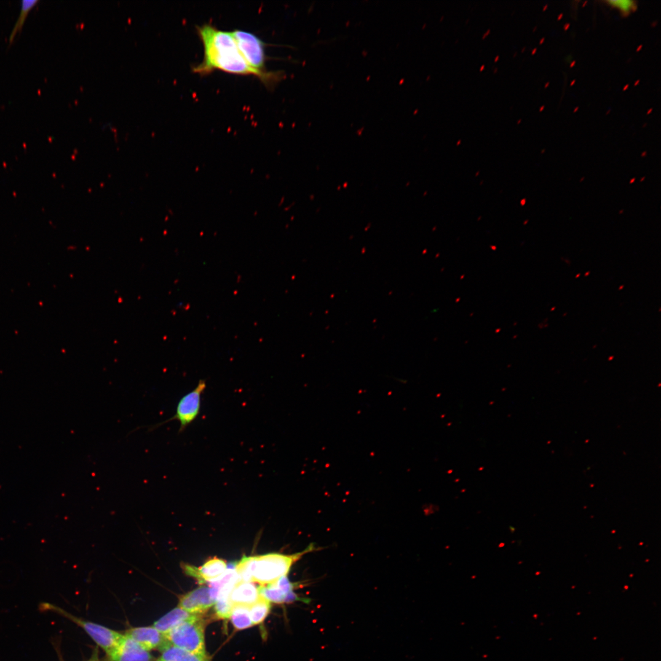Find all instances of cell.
I'll list each match as a JSON object with an SVG mask.
<instances>
[{"instance_id": "6da1fadb", "label": "cell", "mask_w": 661, "mask_h": 661, "mask_svg": "<svg viewBox=\"0 0 661 661\" xmlns=\"http://www.w3.org/2000/svg\"><path fill=\"white\" fill-rule=\"evenodd\" d=\"M204 48L201 63L192 68L194 73L206 76L214 71L240 76H254L266 86L271 87L280 79V74L263 73L253 69L243 57L231 32L221 30L211 24L197 26Z\"/></svg>"}, {"instance_id": "7a4b0ae2", "label": "cell", "mask_w": 661, "mask_h": 661, "mask_svg": "<svg viewBox=\"0 0 661 661\" xmlns=\"http://www.w3.org/2000/svg\"><path fill=\"white\" fill-rule=\"evenodd\" d=\"M319 550L314 544H310L302 552L283 555L269 553L266 555L246 556L237 562L236 570L240 582H257L266 585L276 582L280 577L287 575L296 562L304 555Z\"/></svg>"}, {"instance_id": "3957f363", "label": "cell", "mask_w": 661, "mask_h": 661, "mask_svg": "<svg viewBox=\"0 0 661 661\" xmlns=\"http://www.w3.org/2000/svg\"><path fill=\"white\" fill-rule=\"evenodd\" d=\"M199 617L186 621L165 634L173 646L201 657L207 658L205 640V623Z\"/></svg>"}, {"instance_id": "277c9868", "label": "cell", "mask_w": 661, "mask_h": 661, "mask_svg": "<svg viewBox=\"0 0 661 661\" xmlns=\"http://www.w3.org/2000/svg\"><path fill=\"white\" fill-rule=\"evenodd\" d=\"M41 609H43L45 611H50L58 613V614L62 615L64 617L68 618L69 620L76 623L80 627L84 629V630L88 634V636L106 653V654H109L112 650L114 649L124 636V634L111 630V629L106 628L105 626L75 617L74 615L69 614L68 612L60 608V607L53 606L52 604H42Z\"/></svg>"}, {"instance_id": "5b68a950", "label": "cell", "mask_w": 661, "mask_h": 661, "mask_svg": "<svg viewBox=\"0 0 661 661\" xmlns=\"http://www.w3.org/2000/svg\"><path fill=\"white\" fill-rule=\"evenodd\" d=\"M207 388L205 380H200L197 387L180 398L176 406L175 414L170 418L149 427V431L176 420L180 423L178 433H182L197 418L201 408L202 396Z\"/></svg>"}, {"instance_id": "8992f818", "label": "cell", "mask_w": 661, "mask_h": 661, "mask_svg": "<svg viewBox=\"0 0 661 661\" xmlns=\"http://www.w3.org/2000/svg\"><path fill=\"white\" fill-rule=\"evenodd\" d=\"M241 53L252 68L263 73L266 69L265 44L255 34L235 29L231 32Z\"/></svg>"}, {"instance_id": "52a82bcc", "label": "cell", "mask_w": 661, "mask_h": 661, "mask_svg": "<svg viewBox=\"0 0 661 661\" xmlns=\"http://www.w3.org/2000/svg\"><path fill=\"white\" fill-rule=\"evenodd\" d=\"M148 650L124 634L114 649L107 654L106 661H156Z\"/></svg>"}, {"instance_id": "ba28073f", "label": "cell", "mask_w": 661, "mask_h": 661, "mask_svg": "<svg viewBox=\"0 0 661 661\" xmlns=\"http://www.w3.org/2000/svg\"><path fill=\"white\" fill-rule=\"evenodd\" d=\"M226 561L222 559H210L200 568L182 564V568L187 575L195 578L200 583H210L219 580L227 569Z\"/></svg>"}, {"instance_id": "9c48e42d", "label": "cell", "mask_w": 661, "mask_h": 661, "mask_svg": "<svg viewBox=\"0 0 661 661\" xmlns=\"http://www.w3.org/2000/svg\"><path fill=\"white\" fill-rule=\"evenodd\" d=\"M215 604L211 596L210 587H201L182 596L178 607L191 614L200 615Z\"/></svg>"}, {"instance_id": "30bf717a", "label": "cell", "mask_w": 661, "mask_h": 661, "mask_svg": "<svg viewBox=\"0 0 661 661\" xmlns=\"http://www.w3.org/2000/svg\"><path fill=\"white\" fill-rule=\"evenodd\" d=\"M124 634L137 642L148 651L161 650L166 645L170 643L164 634L160 633L154 626L131 628L126 631Z\"/></svg>"}, {"instance_id": "8fae6325", "label": "cell", "mask_w": 661, "mask_h": 661, "mask_svg": "<svg viewBox=\"0 0 661 661\" xmlns=\"http://www.w3.org/2000/svg\"><path fill=\"white\" fill-rule=\"evenodd\" d=\"M200 616V615L191 614L178 606L159 618L154 623L153 626L165 635L176 626Z\"/></svg>"}, {"instance_id": "7c38bea8", "label": "cell", "mask_w": 661, "mask_h": 661, "mask_svg": "<svg viewBox=\"0 0 661 661\" xmlns=\"http://www.w3.org/2000/svg\"><path fill=\"white\" fill-rule=\"evenodd\" d=\"M259 588L253 582H239L235 586L230 595V601L234 605L251 606L260 598Z\"/></svg>"}, {"instance_id": "4fadbf2b", "label": "cell", "mask_w": 661, "mask_h": 661, "mask_svg": "<svg viewBox=\"0 0 661 661\" xmlns=\"http://www.w3.org/2000/svg\"><path fill=\"white\" fill-rule=\"evenodd\" d=\"M260 596L266 599L271 603L276 604L291 603L297 601L305 602V599L299 598L295 591L287 593L278 587L276 583L274 582L266 585H262L259 588Z\"/></svg>"}, {"instance_id": "5bb4252c", "label": "cell", "mask_w": 661, "mask_h": 661, "mask_svg": "<svg viewBox=\"0 0 661 661\" xmlns=\"http://www.w3.org/2000/svg\"><path fill=\"white\" fill-rule=\"evenodd\" d=\"M159 651L160 656L156 661H208L207 658L192 654L170 643Z\"/></svg>"}, {"instance_id": "9a60e30c", "label": "cell", "mask_w": 661, "mask_h": 661, "mask_svg": "<svg viewBox=\"0 0 661 661\" xmlns=\"http://www.w3.org/2000/svg\"><path fill=\"white\" fill-rule=\"evenodd\" d=\"M230 618L233 625L238 630H246L254 625L251 618L250 606L234 605Z\"/></svg>"}, {"instance_id": "2e32d148", "label": "cell", "mask_w": 661, "mask_h": 661, "mask_svg": "<svg viewBox=\"0 0 661 661\" xmlns=\"http://www.w3.org/2000/svg\"><path fill=\"white\" fill-rule=\"evenodd\" d=\"M271 604L270 602L262 596L258 601L250 606V615L254 625H258L264 622L268 615Z\"/></svg>"}, {"instance_id": "e0dca14e", "label": "cell", "mask_w": 661, "mask_h": 661, "mask_svg": "<svg viewBox=\"0 0 661 661\" xmlns=\"http://www.w3.org/2000/svg\"><path fill=\"white\" fill-rule=\"evenodd\" d=\"M38 0H23L21 3V9L20 14L18 15L17 21L14 24V27L12 29L11 33L9 37V44H12L15 38L16 34L21 31L24 23H25L26 17H27L28 13L30 10L36 6L38 2Z\"/></svg>"}, {"instance_id": "ac0fdd59", "label": "cell", "mask_w": 661, "mask_h": 661, "mask_svg": "<svg viewBox=\"0 0 661 661\" xmlns=\"http://www.w3.org/2000/svg\"><path fill=\"white\" fill-rule=\"evenodd\" d=\"M216 616L221 619H227L231 615L234 604L229 597H218L215 603Z\"/></svg>"}, {"instance_id": "d6986e66", "label": "cell", "mask_w": 661, "mask_h": 661, "mask_svg": "<svg viewBox=\"0 0 661 661\" xmlns=\"http://www.w3.org/2000/svg\"><path fill=\"white\" fill-rule=\"evenodd\" d=\"M606 2L609 6L619 9L625 17L630 14L631 8L636 4L634 1H608Z\"/></svg>"}, {"instance_id": "ffe728a7", "label": "cell", "mask_w": 661, "mask_h": 661, "mask_svg": "<svg viewBox=\"0 0 661 661\" xmlns=\"http://www.w3.org/2000/svg\"><path fill=\"white\" fill-rule=\"evenodd\" d=\"M88 661H100L97 649L94 650L92 657H91L90 659Z\"/></svg>"}, {"instance_id": "44dd1931", "label": "cell", "mask_w": 661, "mask_h": 661, "mask_svg": "<svg viewBox=\"0 0 661 661\" xmlns=\"http://www.w3.org/2000/svg\"><path fill=\"white\" fill-rule=\"evenodd\" d=\"M569 27H570V23H566L565 24V25H564L563 29H564V31H567L569 28Z\"/></svg>"}, {"instance_id": "7402d4cb", "label": "cell", "mask_w": 661, "mask_h": 661, "mask_svg": "<svg viewBox=\"0 0 661 661\" xmlns=\"http://www.w3.org/2000/svg\"><path fill=\"white\" fill-rule=\"evenodd\" d=\"M575 64H576V61H572L571 63L570 64V68H574V67L575 65Z\"/></svg>"}, {"instance_id": "603a6c76", "label": "cell", "mask_w": 661, "mask_h": 661, "mask_svg": "<svg viewBox=\"0 0 661 661\" xmlns=\"http://www.w3.org/2000/svg\"><path fill=\"white\" fill-rule=\"evenodd\" d=\"M629 87H630V85L629 84L626 85L624 88H623V92H625V91L627 90Z\"/></svg>"}, {"instance_id": "cb8c5ba5", "label": "cell", "mask_w": 661, "mask_h": 661, "mask_svg": "<svg viewBox=\"0 0 661 661\" xmlns=\"http://www.w3.org/2000/svg\"><path fill=\"white\" fill-rule=\"evenodd\" d=\"M642 47H643V45H640L638 47V49H637V50H636V52H640V51H641V50H642Z\"/></svg>"}, {"instance_id": "d4e9b609", "label": "cell", "mask_w": 661, "mask_h": 661, "mask_svg": "<svg viewBox=\"0 0 661 661\" xmlns=\"http://www.w3.org/2000/svg\"><path fill=\"white\" fill-rule=\"evenodd\" d=\"M490 32H491V29H489L487 31L486 33L483 34V38L484 39V37H485L487 35H488V34L490 33Z\"/></svg>"}, {"instance_id": "484cf974", "label": "cell", "mask_w": 661, "mask_h": 661, "mask_svg": "<svg viewBox=\"0 0 661 661\" xmlns=\"http://www.w3.org/2000/svg\"><path fill=\"white\" fill-rule=\"evenodd\" d=\"M563 13H561V14H560V15H558V17L557 19H558V21H560V20H561L562 19V18H563Z\"/></svg>"}, {"instance_id": "4316f807", "label": "cell", "mask_w": 661, "mask_h": 661, "mask_svg": "<svg viewBox=\"0 0 661 661\" xmlns=\"http://www.w3.org/2000/svg\"><path fill=\"white\" fill-rule=\"evenodd\" d=\"M647 151H644L643 152H642V154H641V156H642V157H646V156H647Z\"/></svg>"}, {"instance_id": "83f0119b", "label": "cell", "mask_w": 661, "mask_h": 661, "mask_svg": "<svg viewBox=\"0 0 661 661\" xmlns=\"http://www.w3.org/2000/svg\"><path fill=\"white\" fill-rule=\"evenodd\" d=\"M636 178H633L631 179V180H630V184H633V183H634V182L636 181Z\"/></svg>"}, {"instance_id": "f1b7e54d", "label": "cell", "mask_w": 661, "mask_h": 661, "mask_svg": "<svg viewBox=\"0 0 661 661\" xmlns=\"http://www.w3.org/2000/svg\"><path fill=\"white\" fill-rule=\"evenodd\" d=\"M575 82H576V80H572V81L571 83V84H570V86L571 87L574 86V84H575Z\"/></svg>"}, {"instance_id": "f546056e", "label": "cell", "mask_w": 661, "mask_h": 661, "mask_svg": "<svg viewBox=\"0 0 661 661\" xmlns=\"http://www.w3.org/2000/svg\"><path fill=\"white\" fill-rule=\"evenodd\" d=\"M640 82H641V80H637V81L635 82V84H634V86L635 87L638 86V85H639V84H640Z\"/></svg>"}, {"instance_id": "4dcf8cb0", "label": "cell", "mask_w": 661, "mask_h": 661, "mask_svg": "<svg viewBox=\"0 0 661 661\" xmlns=\"http://www.w3.org/2000/svg\"><path fill=\"white\" fill-rule=\"evenodd\" d=\"M544 41H545V38L544 37H543V38L540 39V41H539V44L540 45L542 44L543 43H544Z\"/></svg>"}, {"instance_id": "1f68e13d", "label": "cell", "mask_w": 661, "mask_h": 661, "mask_svg": "<svg viewBox=\"0 0 661 661\" xmlns=\"http://www.w3.org/2000/svg\"><path fill=\"white\" fill-rule=\"evenodd\" d=\"M544 108H545V106H542L540 107V109H539V112H542L543 111H544Z\"/></svg>"}, {"instance_id": "d6a6232c", "label": "cell", "mask_w": 661, "mask_h": 661, "mask_svg": "<svg viewBox=\"0 0 661 661\" xmlns=\"http://www.w3.org/2000/svg\"><path fill=\"white\" fill-rule=\"evenodd\" d=\"M652 112H653V109H652H652H650L649 110V111L647 112V115H650V114H651Z\"/></svg>"}, {"instance_id": "836d02e7", "label": "cell", "mask_w": 661, "mask_h": 661, "mask_svg": "<svg viewBox=\"0 0 661 661\" xmlns=\"http://www.w3.org/2000/svg\"><path fill=\"white\" fill-rule=\"evenodd\" d=\"M547 8H548V4H545V6L543 7V11H545V10H547Z\"/></svg>"}, {"instance_id": "e575fe53", "label": "cell", "mask_w": 661, "mask_h": 661, "mask_svg": "<svg viewBox=\"0 0 661 661\" xmlns=\"http://www.w3.org/2000/svg\"><path fill=\"white\" fill-rule=\"evenodd\" d=\"M536 51H537V49H536V48H535L534 49L532 50V55H534L535 53H536Z\"/></svg>"}, {"instance_id": "d590c367", "label": "cell", "mask_w": 661, "mask_h": 661, "mask_svg": "<svg viewBox=\"0 0 661 661\" xmlns=\"http://www.w3.org/2000/svg\"><path fill=\"white\" fill-rule=\"evenodd\" d=\"M579 107H577V108H575V109L574 110V111H573V112H574V113H576V112H577L578 111H579Z\"/></svg>"}, {"instance_id": "8d00e7d4", "label": "cell", "mask_w": 661, "mask_h": 661, "mask_svg": "<svg viewBox=\"0 0 661 661\" xmlns=\"http://www.w3.org/2000/svg\"><path fill=\"white\" fill-rule=\"evenodd\" d=\"M549 85H550V83H549V82H547L546 84H545V86H544L545 88H547L548 87H549Z\"/></svg>"}, {"instance_id": "74e56055", "label": "cell", "mask_w": 661, "mask_h": 661, "mask_svg": "<svg viewBox=\"0 0 661 661\" xmlns=\"http://www.w3.org/2000/svg\"><path fill=\"white\" fill-rule=\"evenodd\" d=\"M646 176H644L643 178H642L641 179V180H640V181H641V182H643V181H644L645 180H646Z\"/></svg>"}, {"instance_id": "f35d334b", "label": "cell", "mask_w": 661, "mask_h": 661, "mask_svg": "<svg viewBox=\"0 0 661 661\" xmlns=\"http://www.w3.org/2000/svg\"><path fill=\"white\" fill-rule=\"evenodd\" d=\"M587 3H588V1H585L584 3H583V4L582 5V7H584L586 6V5H587Z\"/></svg>"}, {"instance_id": "ab89813d", "label": "cell", "mask_w": 661, "mask_h": 661, "mask_svg": "<svg viewBox=\"0 0 661 661\" xmlns=\"http://www.w3.org/2000/svg\"><path fill=\"white\" fill-rule=\"evenodd\" d=\"M585 180V176H583V177H582V178L580 179V183H582V182L583 180Z\"/></svg>"}, {"instance_id": "60d3db41", "label": "cell", "mask_w": 661, "mask_h": 661, "mask_svg": "<svg viewBox=\"0 0 661 661\" xmlns=\"http://www.w3.org/2000/svg\"><path fill=\"white\" fill-rule=\"evenodd\" d=\"M623 213H624V210H621L619 211V214H620V215H622V214H623Z\"/></svg>"}, {"instance_id": "b9f144b4", "label": "cell", "mask_w": 661, "mask_h": 661, "mask_svg": "<svg viewBox=\"0 0 661 661\" xmlns=\"http://www.w3.org/2000/svg\"><path fill=\"white\" fill-rule=\"evenodd\" d=\"M484 68H485V66H484V65L482 66L481 67V68H480V71L483 70V69Z\"/></svg>"}, {"instance_id": "7bdbcfd3", "label": "cell", "mask_w": 661, "mask_h": 661, "mask_svg": "<svg viewBox=\"0 0 661 661\" xmlns=\"http://www.w3.org/2000/svg\"><path fill=\"white\" fill-rule=\"evenodd\" d=\"M499 57H500L499 56H497V57L496 58H495V61H497L498 60H499Z\"/></svg>"}, {"instance_id": "ee69618b", "label": "cell", "mask_w": 661, "mask_h": 661, "mask_svg": "<svg viewBox=\"0 0 661 661\" xmlns=\"http://www.w3.org/2000/svg\"><path fill=\"white\" fill-rule=\"evenodd\" d=\"M545 151V149H543V150H542L541 153L542 154L544 153Z\"/></svg>"}, {"instance_id": "f6af8a7d", "label": "cell", "mask_w": 661, "mask_h": 661, "mask_svg": "<svg viewBox=\"0 0 661 661\" xmlns=\"http://www.w3.org/2000/svg\"><path fill=\"white\" fill-rule=\"evenodd\" d=\"M443 18H444V16H442V17H441L440 18V20H442L443 19Z\"/></svg>"}, {"instance_id": "bcb514c9", "label": "cell", "mask_w": 661, "mask_h": 661, "mask_svg": "<svg viewBox=\"0 0 661 661\" xmlns=\"http://www.w3.org/2000/svg\"><path fill=\"white\" fill-rule=\"evenodd\" d=\"M525 50H526V47L523 48V50H522V52H523L524 51H525Z\"/></svg>"}, {"instance_id": "7dc6e473", "label": "cell", "mask_w": 661, "mask_h": 661, "mask_svg": "<svg viewBox=\"0 0 661 661\" xmlns=\"http://www.w3.org/2000/svg\"><path fill=\"white\" fill-rule=\"evenodd\" d=\"M610 112H611V110H609V111H608V112H607V114H609Z\"/></svg>"}, {"instance_id": "c3c4849f", "label": "cell", "mask_w": 661, "mask_h": 661, "mask_svg": "<svg viewBox=\"0 0 661 661\" xmlns=\"http://www.w3.org/2000/svg\"><path fill=\"white\" fill-rule=\"evenodd\" d=\"M521 121H522V120H519V122H518V124H519V123H521Z\"/></svg>"}, {"instance_id": "681fc988", "label": "cell", "mask_w": 661, "mask_h": 661, "mask_svg": "<svg viewBox=\"0 0 661 661\" xmlns=\"http://www.w3.org/2000/svg\"><path fill=\"white\" fill-rule=\"evenodd\" d=\"M497 71V68H496V69H495L494 70V72H496Z\"/></svg>"}, {"instance_id": "f907efd6", "label": "cell", "mask_w": 661, "mask_h": 661, "mask_svg": "<svg viewBox=\"0 0 661 661\" xmlns=\"http://www.w3.org/2000/svg\"><path fill=\"white\" fill-rule=\"evenodd\" d=\"M536 28H537V27H536H536H535V28L533 29V31H535V30H536Z\"/></svg>"}, {"instance_id": "816d5d0a", "label": "cell", "mask_w": 661, "mask_h": 661, "mask_svg": "<svg viewBox=\"0 0 661 661\" xmlns=\"http://www.w3.org/2000/svg\"><path fill=\"white\" fill-rule=\"evenodd\" d=\"M429 78H430V76H429V77H427V80H429Z\"/></svg>"}]
</instances>
